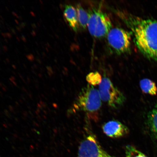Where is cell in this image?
Wrapping results in <instances>:
<instances>
[{
  "mask_svg": "<svg viewBox=\"0 0 157 157\" xmlns=\"http://www.w3.org/2000/svg\"><path fill=\"white\" fill-rule=\"evenodd\" d=\"M102 79L101 75L98 72H91L86 76V80L88 83L93 86L99 85Z\"/></svg>",
  "mask_w": 157,
  "mask_h": 157,
  "instance_id": "cell-12",
  "label": "cell"
},
{
  "mask_svg": "<svg viewBox=\"0 0 157 157\" xmlns=\"http://www.w3.org/2000/svg\"><path fill=\"white\" fill-rule=\"evenodd\" d=\"M44 113L45 114H47V111H46L44 110Z\"/></svg>",
  "mask_w": 157,
  "mask_h": 157,
  "instance_id": "cell-15",
  "label": "cell"
},
{
  "mask_svg": "<svg viewBox=\"0 0 157 157\" xmlns=\"http://www.w3.org/2000/svg\"><path fill=\"white\" fill-rule=\"evenodd\" d=\"M64 14L70 27L74 31L77 32L79 26L76 9L71 5H66L64 8Z\"/></svg>",
  "mask_w": 157,
  "mask_h": 157,
  "instance_id": "cell-8",
  "label": "cell"
},
{
  "mask_svg": "<svg viewBox=\"0 0 157 157\" xmlns=\"http://www.w3.org/2000/svg\"><path fill=\"white\" fill-rule=\"evenodd\" d=\"M102 129L105 135L112 138H120L129 132L128 128L117 121H108L103 125Z\"/></svg>",
  "mask_w": 157,
  "mask_h": 157,
  "instance_id": "cell-7",
  "label": "cell"
},
{
  "mask_svg": "<svg viewBox=\"0 0 157 157\" xmlns=\"http://www.w3.org/2000/svg\"><path fill=\"white\" fill-rule=\"evenodd\" d=\"M115 12L131 29L140 52L147 57L157 61V21L141 18L124 11Z\"/></svg>",
  "mask_w": 157,
  "mask_h": 157,
  "instance_id": "cell-1",
  "label": "cell"
},
{
  "mask_svg": "<svg viewBox=\"0 0 157 157\" xmlns=\"http://www.w3.org/2000/svg\"><path fill=\"white\" fill-rule=\"evenodd\" d=\"M76 10L79 27L82 29H86L87 28L89 20V13L79 4L76 6Z\"/></svg>",
  "mask_w": 157,
  "mask_h": 157,
  "instance_id": "cell-11",
  "label": "cell"
},
{
  "mask_svg": "<svg viewBox=\"0 0 157 157\" xmlns=\"http://www.w3.org/2000/svg\"><path fill=\"white\" fill-rule=\"evenodd\" d=\"M148 123L151 132L157 139V103L148 114Z\"/></svg>",
  "mask_w": 157,
  "mask_h": 157,
  "instance_id": "cell-9",
  "label": "cell"
},
{
  "mask_svg": "<svg viewBox=\"0 0 157 157\" xmlns=\"http://www.w3.org/2000/svg\"><path fill=\"white\" fill-rule=\"evenodd\" d=\"M108 44L116 53L121 55L128 52L131 44V33L118 27L112 29L107 36Z\"/></svg>",
  "mask_w": 157,
  "mask_h": 157,
  "instance_id": "cell-5",
  "label": "cell"
},
{
  "mask_svg": "<svg viewBox=\"0 0 157 157\" xmlns=\"http://www.w3.org/2000/svg\"><path fill=\"white\" fill-rule=\"evenodd\" d=\"M98 91L101 101L113 109L121 107L126 99L124 95L113 85L109 78H103Z\"/></svg>",
  "mask_w": 157,
  "mask_h": 157,
  "instance_id": "cell-4",
  "label": "cell"
},
{
  "mask_svg": "<svg viewBox=\"0 0 157 157\" xmlns=\"http://www.w3.org/2000/svg\"><path fill=\"white\" fill-rule=\"evenodd\" d=\"M140 87L143 93L156 95L157 93V87L156 84L148 78H144L140 82Z\"/></svg>",
  "mask_w": 157,
  "mask_h": 157,
  "instance_id": "cell-10",
  "label": "cell"
},
{
  "mask_svg": "<svg viewBox=\"0 0 157 157\" xmlns=\"http://www.w3.org/2000/svg\"><path fill=\"white\" fill-rule=\"evenodd\" d=\"M88 13L87 28L90 34L98 39L107 36L112 29L111 19L107 13L99 9H92Z\"/></svg>",
  "mask_w": 157,
  "mask_h": 157,
  "instance_id": "cell-3",
  "label": "cell"
},
{
  "mask_svg": "<svg viewBox=\"0 0 157 157\" xmlns=\"http://www.w3.org/2000/svg\"><path fill=\"white\" fill-rule=\"evenodd\" d=\"M9 107L10 110L12 112H14V108L11 107V106H9Z\"/></svg>",
  "mask_w": 157,
  "mask_h": 157,
  "instance_id": "cell-14",
  "label": "cell"
},
{
  "mask_svg": "<svg viewBox=\"0 0 157 157\" xmlns=\"http://www.w3.org/2000/svg\"><path fill=\"white\" fill-rule=\"evenodd\" d=\"M78 157H115L104 150L93 134L88 135L78 147Z\"/></svg>",
  "mask_w": 157,
  "mask_h": 157,
  "instance_id": "cell-6",
  "label": "cell"
},
{
  "mask_svg": "<svg viewBox=\"0 0 157 157\" xmlns=\"http://www.w3.org/2000/svg\"><path fill=\"white\" fill-rule=\"evenodd\" d=\"M101 101L98 90L88 84L82 88L69 111L70 113L80 111L95 113L101 109Z\"/></svg>",
  "mask_w": 157,
  "mask_h": 157,
  "instance_id": "cell-2",
  "label": "cell"
},
{
  "mask_svg": "<svg viewBox=\"0 0 157 157\" xmlns=\"http://www.w3.org/2000/svg\"><path fill=\"white\" fill-rule=\"evenodd\" d=\"M126 157H147L143 153L139 151L135 147L130 145H128L125 147Z\"/></svg>",
  "mask_w": 157,
  "mask_h": 157,
  "instance_id": "cell-13",
  "label": "cell"
}]
</instances>
